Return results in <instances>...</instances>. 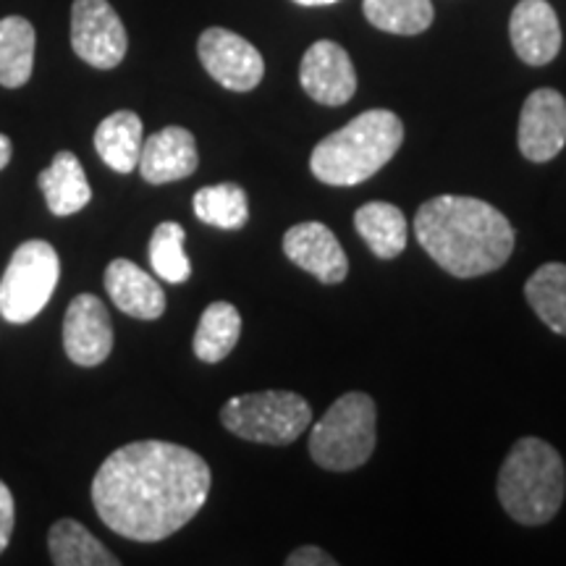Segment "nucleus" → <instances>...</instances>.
Wrapping results in <instances>:
<instances>
[{"label":"nucleus","instance_id":"nucleus-2","mask_svg":"<svg viewBox=\"0 0 566 566\" xmlns=\"http://www.w3.org/2000/svg\"><path fill=\"white\" fill-rule=\"evenodd\" d=\"M415 233L422 250L457 279L499 271L514 252L509 218L475 197H433L417 210Z\"/></svg>","mask_w":566,"mask_h":566},{"label":"nucleus","instance_id":"nucleus-24","mask_svg":"<svg viewBox=\"0 0 566 566\" xmlns=\"http://www.w3.org/2000/svg\"><path fill=\"white\" fill-rule=\"evenodd\" d=\"M195 216L202 223L216 229L237 231L250 221V200L237 184H218V187H202L192 200Z\"/></svg>","mask_w":566,"mask_h":566},{"label":"nucleus","instance_id":"nucleus-12","mask_svg":"<svg viewBox=\"0 0 566 566\" xmlns=\"http://www.w3.org/2000/svg\"><path fill=\"white\" fill-rule=\"evenodd\" d=\"M300 82L315 103L346 105L357 92V71L349 53L334 40H317L307 48L300 66Z\"/></svg>","mask_w":566,"mask_h":566},{"label":"nucleus","instance_id":"nucleus-9","mask_svg":"<svg viewBox=\"0 0 566 566\" xmlns=\"http://www.w3.org/2000/svg\"><path fill=\"white\" fill-rule=\"evenodd\" d=\"M197 55L212 80L231 92H250L265 76V61L258 48L223 27H210L200 34Z\"/></svg>","mask_w":566,"mask_h":566},{"label":"nucleus","instance_id":"nucleus-19","mask_svg":"<svg viewBox=\"0 0 566 566\" xmlns=\"http://www.w3.org/2000/svg\"><path fill=\"white\" fill-rule=\"evenodd\" d=\"M354 229L375 258L394 260L407 247V218L391 202H367L354 212Z\"/></svg>","mask_w":566,"mask_h":566},{"label":"nucleus","instance_id":"nucleus-13","mask_svg":"<svg viewBox=\"0 0 566 566\" xmlns=\"http://www.w3.org/2000/svg\"><path fill=\"white\" fill-rule=\"evenodd\" d=\"M283 254L321 283H342L349 273L342 242L328 226L317 221L292 226L283 237Z\"/></svg>","mask_w":566,"mask_h":566},{"label":"nucleus","instance_id":"nucleus-4","mask_svg":"<svg viewBox=\"0 0 566 566\" xmlns=\"http://www.w3.org/2000/svg\"><path fill=\"white\" fill-rule=\"evenodd\" d=\"M566 470L554 446L541 438H520L499 472V501L514 522L546 525L564 504Z\"/></svg>","mask_w":566,"mask_h":566},{"label":"nucleus","instance_id":"nucleus-21","mask_svg":"<svg viewBox=\"0 0 566 566\" xmlns=\"http://www.w3.org/2000/svg\"><path fill=\"white\" fill-rule=\"evenodd\" d=\"M53 564L59 566H118L116 556L76 520H59L48 533Z\"/></svg>","mask_w":566,"mask_h":566},{"label":"nucleus","instance_id":"nucleus-14","mask_svg":"<svg viewBox=\"0 0 566 566\" xmlns=\"http://www.w3.org/2000/svg\"><path fill=\"white\" fill-rule=\"evenodd\" d=\"M516 55L527 66H546L562 51V27L554 6L546 0H522L509 21Z\"/></svg>","mask_w":566,"mask_h":566},{"label":"nucleus","instance_id":"nucleus-18","mask_svg":"<svg viewBox=\"0 0 566 566\" xmlns=\"http://www.w3.org/2000/svg\"><path fill=\"white\" fill-rule=\"evenodd\" d=\"M145 126L134 111H116L95 132V150L116 174H132L139 166Z\"/></svg>","mask_w":566,"mask_h":566},{"label":"nucleus","instance_id":"nucleus-17","mask_svg":"<svg viewBox=\"0 0 566 566\" xmlns=\"http://www.w3.org/2000/svg\"><path fill=\"white\" fill-rule=\"evenodd\" d=\"M40 189L45 195L48 210L53 216L66 218L84 210L92 200V189L80 158L74 153L61 150L51 166L40 174Z\"/></svg>","mask_w":566,"mask_h":566},{"label":"nucleus","instance_id":"nucleus-8","mask_svg":"<svg viewBox=\"0 0 566 566\" xmlns=\"http://www.w3.org/2000/svg\"><path fill=\"white\" fill-rule=\"evenodd\" d=\"M71 48L92 69H116L129 51V34L108 0H74Z\"/></svg>","mask_w":566,"mask_h":566},{"label":"nucleus","instance_id":"nucleus-10","mask_svg":"<svg viewBox=\"0 0 566 566\" xmlns=\"http://www.w3.org/2000/svg\"><path fill=\"white\" fill-rule=\"evenodd\" d=\"M63 349L80 367H97L113 352V323L95 294L74 296L63 317Z\"/></svg>","mask_w":566,"mask_h":566},{"label":"nucleus","instance_id":"nucleus-25","mask_svg":"<svg viewBox=\"0 0 566 566\" xmlns=\"http://www.w3.org/2000/svg\"><path fill=\"white\" fill-rule=\"evenodd\" d=\"M367 21L391 34H420L433 24L430 0H363Z\"/></svg>","mask_w":566,"mask_h":566},{"label":"nucleus","instance_id":"nucleus-3","mask_svg":"<svg viewBox=\"0 0 566 566\" xmlns=\"http://www.w3.org/2000/svg\"><path fill=\"white\" fill-rule=\"evenodd\" d=\"M405 142V124L391 111L359 113L344 129L317 142L310 158L315 179L331 187H354L373 179Z\"/></svg>","mask_w":566,"mask_h":566},{"label":"nucleus","instance_id":"nucleus-5","mask_svg":"<svg viewBox=\"0 0 566 566\" xmlns=\"http://www.w3.org/2000/svg\"><path fill=\"white\" fill-rule=\"evenodd\" d=\"M378 441V409L363 391L344 394L334 401L310 433V454L331 472H349L373 457Z\"/></svg>","mask_w":566,"mask_h":566},{"label":"nucleus","instance_id":"nucleus-27","mask_svg":"<svg viewBox=\"0 0 566 566\" xmlns=\"http://www.w3.org/2000/svg\"><path fill=\"white\" fill-rule=\"evenodd\" d=\"M13 522H17V509H13V493L9 485L0 480V554L9 546L13 535Z\"/></svg>","mask_w":566,"mask_h":566},{"label":"nucleus","instance_id":"nucleus-15","mask_svg":"<svg viewBox=\"0 0 566 566\" xmlns=\"http://www.w3.org/2000/svg\"><path fill=\"white\" fill-rule=\"evenodd\" d=\"M200 166L197 142L184 126H166L145 139L139 155V174L150 184L181 181Z\"/></svg>","mask_w":566,"mask_h":566},{"label":"nucleus","instance_id":"nucleus-28","mask_svg":"<svg viewBox=\"0 0 566 566\" xmlns=\"http://www.w3.org/2000/svg\"><path fill=\"white\" fill-rule=\"evenodd\" d=\"M286 566H336V558L317 546H302L286 558Z\"/></svg>","mask_w":566,"mask_h":566},{"label":"nucleus","instance_id":"nucleus-29","mask_svg":"<svg viewBox=\"0 0 566 566\" xmlns=\"http://www.w3.org/2000/svg\"><path fill=\"white\" fill-rule=\"evenodd\" d=\"M11 155H13V145L11 139L6 137V134H0V171H3L6 166L11 163Z\"/></svg>","mask_w":566,"mask_h":566},{"label":"nucleus","instance_id":"nucleus-20","mask_svg":"<svg viewBox=\"0 0 566 566\" xmlns=\"http://www.w3.org/2000/svg\"><path fill=\"white\" fill-rule=\"evenodd\" d=\"M34 45H38V34H34L30 19H0V84L3 87L19 90L30 82L34 69Z\"/></svg>","mask_w":566,"mask_h":566},{"label":"nucleus","instance_id":"nucleus-16","mask_svg":"<svg viewBox=\"0 0 566 566\" xmlns=\"http://www.w3.org/2000/svg\"><path fill=\"white\" fill-rule=\"evenodd\" d=\"M105 292L122 313L137 321H158L166 313V294L160 283H155L153 275L132 260H113L105 271Z\"/></svg>","mask_w":566,"mask_h":566},{"label":"nucleus","instance_id":"nucleus-23","mask_svg":"<svg viewBox=\"0 0 566 566\" xmlns=\"http://www.w3.org/2000/svg\"><path fill=\"white\" fill-rule=\"evenodd\" d=\"M525 296L535 315L558 336H566V265L546 263L530 275Z\"/></svg>","mask_w":566,"mask_h":566},{"label":"nucleus","instance_id":"nucleus-11","mask_svg":"<svg viewBox=\"0 0 566 566\" xmlns=\"http://www.w3.org/2000/svg\"><path fill=\"white\" fill-rule=\"evenodd\" d=\"M520 150L527 160H554L566 145V101L556 90H535L520 113Z\"/></svg>","mask_w":566,"mask_h":566},{"label":"nucleus","instance_id":"nucleus-22","mask_svg":"<svg viewBox=\"0 0 566 566\" xmlns=\"http://www.w3.org/2000/svg\"><path fill=\"white\" fill-rule=\"evenodd\" d=\"M242 336V315L229 302L208 304L195 334V354L202 363L216 365L229 357Z\"/></svg>","mask_w":566,"mask_h":566},{"label":"nucleus","instance_id":"nucleus-26","mask_svg":"<svg viewBox=\"0 0 566 566\" xmlns=\"http://www.w3.org/2000/svg\"><path fill=\"white\" fill-rule=\"evenodd\" d=\"M184 242H187V231L179 223L166 221L153 231L150 239V263L153 271L168 283H184L192 275V263H189L187 252H184Z\"/></svg>","mask_w":566,"mask_h":566},{"label":"nucleus","instance_id":"nucleus-6","mask_svg":"<svg viewBox=\"0 0 566 566\" xmlns=\"http://www.w3.org/2000/svg\"><path fill=\"white\" fill-rule=\"evenodd\" d=\"M221 422L233 436L252 443L286 446L313 422V409L294 391L233 396L221 409Z\"/></svg>","mask_w":566,"mask_h":566},{"label":"nucleus","instance_id":"nucleus-7","mask_svg":"<svg viewBox=\"0 0 566 566\" xmlns=\"http://www.w3.org/2000/svg\"><path fill=\"white\" fill-rule=\"evenodd\" d=\"M61 260L53 244L32 239L13 252L0 279V315L13 325L38 317L59 286Z\"/></svg>","mask_w":566,"mask_h":566},{"label":"nucleus","instance_id":"nucleus-30","mask_svg":"<svg viewBox=\"0 0 566 566\" xmlns=\"http://www.w3.org/2000/svg\"><path fill=\"white\" fill-rule=\"evenodd\" d=\"M294 3H300V6H331V3H338V0H294Z\"/></svg>","mask_w":566,"mask_h":566},{"label":"nucleus","instance_id":"nucleus-1","mask_svg":"<svg viewBox=\"0 0 566 566\" xmlns=\"http://www.w3.org/2000/svg\"><path fill=\"white\" fill-rule=\"evenodd\" d=\"M210 467L168 441L126 443L92 480V504L105 527L137 543H158L195 520L210 495Z\"/></svg>","mask_w":566,"mask_h":566}]
</instances>
